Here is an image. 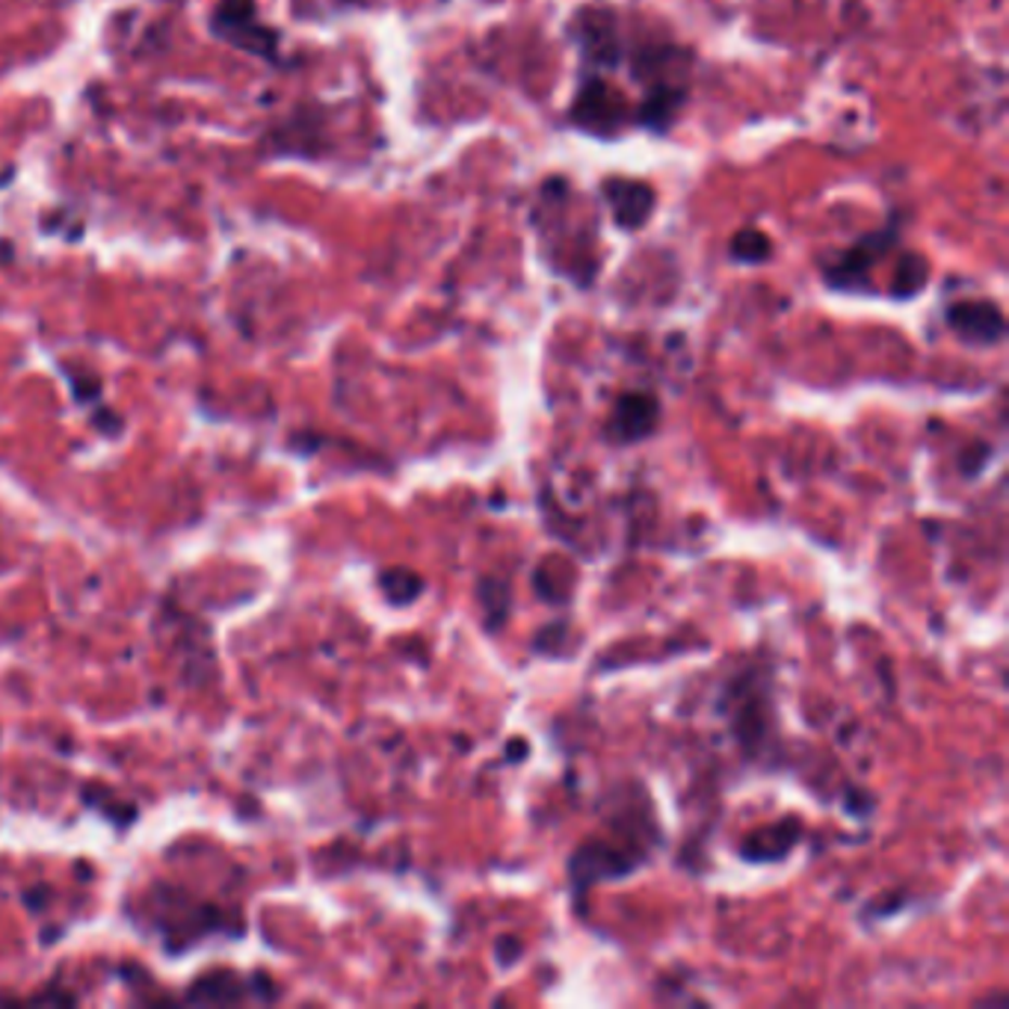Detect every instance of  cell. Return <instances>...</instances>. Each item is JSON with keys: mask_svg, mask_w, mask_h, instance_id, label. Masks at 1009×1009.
<instances>
[{"mask_svg": "<svg viewBox=\"0 0 1009 1009\" xmlns=\"http://www.w3.org/2000/svg\"><path fill=\"white\" fill-rule=\"evenodd\" d=\"M770 238L764 231H758V228H743L731 240V258L743 260V264H761V260L770 258Z\"/></svg>", "mask_w": 1009, "mask_h": 1009, "instance_id": "7c38bea8", "label": "cell"}, {"mask_svg": "<svg viewBox=\"0 0 1009 1009\" xmlns=\"http://www.w3.org/2000/svg\"><path fill=\"white\" fill-rule=\"evenodd\" d=\"M575 119L580 122L584 128L596 130V133H610L613 125H622L625 113H622V101H618V98H610L608 87H604L598 77H589L584 84V89L577 92Z\"/></svg>", "mask_w": 1009, "mask_h": 1009, "instance_id": "ba28073f", "label": "cell"}, {"mask_svg": "<svg viewBox=\"0 0 1009 1009\" xmlns=\"http://www.w3.org/2000/svg\"><path fill=\"white\" fill-rule=\"evenodd\" d=\"M219 36H226L228 42L246 48L250 54H267L272 56L276 51V36L270 30H264L255 18V3L252 0H228L222 3V10L214 18Z\"/></svg>", "mask_w": 1009, "mask_h": 1009, "instance_id": "8992f818", "label": "cell"}, {"mask_svg": "<svg viewBox=\"0 0 1009 1009\" xmlns=\"http://www.w3.org/2000/svg\"><path fill=\"white\" fill-rule=\"evenodd\" d=\"M22 1004H77V998L75 995H68V992H44V995L24 998Z\"/></svg>", "mask_w": 1009, "mask_h": 1009, "instance_id": "9a60e30c", "label": "cell"}, {"mask_svg": "<svg viewBox=\"0 0 1009 1009\" xmlns=\"http://www.w3.org/2000/svg\"><path fill=\"white\" fill-rule=\"evenodd\" d=\"M187 998L195 1004H240V1000H260V1004H272L279 1000V988L270 980V974L255 971V974L243 976L231 968H217V971H207L199 980L190 983L187 988Z\"/></svg>", "mask_w": 1009, "mask_h": 1009, "instance_id": "6da1fadb", "label": "cell"}, {"mask_svg": "<svg viewBox=\"0 0 1009 1009\" xmlns=\"http://www.w3.org/2000/svg\"><path fill=\"white\" fill-rule=\"evenodd\" d=\"M944 320L966 344H976V347H992L1007 332V320L1000 315V308L988 299H962V303L947 305Z\"/></svg>", "mask_w": 1009, "mask_h": 1009, "instance_id": "5b68a950", "label": "cell"}, {"mask_svg": "<svg viewBox=\"0 0 1009 1009\" xmlns=\"http://www.w3.org/2000/svg\"><path fill=\"white\" fill-rule=\"evenodd\" d=\"M646 861L642 850H622L616 844H604V841H589V844L577 846V853L569 861V877L575 882L577 891H586L596 882L604 879H618L628 877L630 870H637Z\"/></svg>", "mask_w": 1009, "mask_h": 1009, "instance_id": "7a4b0ae2", "label": "cell"}, {"mask_svg": "<svg viewBox=\"0 0 1009 1009\" xmlns=\"http://www.w3.org/2000/svg\"><path fill=\"white\" fill-rule=\"evenodd\" d=\"M661 414V403L649 391H628L613 406L608 421V438L613 445H634L654 433Z\"/></svg>", "mask_w": 1009, "mask_h": 1009, "instance_id": "277c9868", "label": "cell"}, {"mask_svg": "<svg viewBox=\"0 0 1009 1009\" xmlns=\"http://www.w3.org/2000/svg\"><path fill=\"white\" fill-rule=\"evenodd\" d=\"M480 598H483V608L486 610H498L500 625H503V618H507V601H510L507 586H500L498 598H495V580H483V584H480Z\"/></svg>", "mask_w": 1009, "mask_h": 1009, "instance_id": "5bb4252c", "label": "cell"}, {"mask_svg": "<svg viewBox=\"0 0 1009 1009\" xmlns=\"http://www.w3.org/2000/svg\"><path fill=\"white\" fill-rule=\"evenodd\" d=\"M604 202L613 210L622 228H640L649 222L651 207H654V193L651 187L640 184V181H628V178H610L604 181Z\"/></svg>", "mask_w": 1009, "mask_h": 1009, "instance_id": "52a82bcc", "label": "cell"}, {"mask_svg": "<svg viewBox=\"0 0 1009 1009\" xmlns=\"http://www.w3.org/2000/svg\"><path fill=\"white\" fill-rule=\"evenodd\" d=\"M580 18H584V27H580V48H584L586 60L613 68V65L618 63V56H622V44H618L616 27L610 24V12L586 10L580 12Z\"/></svg>", "mask_w": 1009, "mask_h": 1009, "instance_id": "9c48e42d", "label": "cell"}, {"mask_svg": "<svg viewBox=\"0 0 1009 1009\" xmlns=\"http://www.w3.org/2000/svg\"><path fill=\"white\" fill-rule=\"evenodd\" d=\"M927 260L921 255H903L901 264H897V270H894V279H891V293L897 296V299H906V296H915V293L921 291L923 282H927Z\"/></svg>", "mask_w": 1009, "mask_h": 1009, "instance_id": "8fae6325", "label": "cell"}, {"mask_svg": "<svg viewBox=\"0 0 1009 1009\" xmlns=\"http://www.w3.org/2000/svg\"><path fill=\"white\" fill-rule=\"evenodd\" d=\"M894 240H897V228L894 226H885L882 231H873L868 238H861L853 250H846L835 264L826 267V282L838 288V291H865L868 276L873 272L879 260L889 255Z\"/></svg>", "mask_w": 1009, "mask_h": 1009, "instance_id": "3957f363", "label": "cell"}, {"mask_svg": "<svg viewBox=\"0 0 1009 1009\" xmlns=\"http://www.w3.org/2000/svg\"><path fill=\"white\" fill-rule=\"evenodd\" d=\"M796 832H800V826L788 820V823L776 826V829L770 826V829H761L758 835H752L755 841H764V846H767V850H761L758 861H776V858L784 856L793 846V841H796Z\"/></svg>", "mask_w": 1009, "mask_h": 1009, "instance_id": "4fadbf2b", "label": "cell"}, {"mask_svg": "<svg viewBox=\"0 0 1009 1009\" xmlns=\"http://www.w3.org/2000/svg\"><path fill=\"white\" fill-rule=\"evenodd\" d=\"M380 589L394 608H403V604H412L414 598L421 596L423 580L409 569H385L380 575Z\"/></svg>", "mask_w": 1009, "mask_h": 1009, "instance_id": "30bf717a", "label": "cell"}]
</instances>
